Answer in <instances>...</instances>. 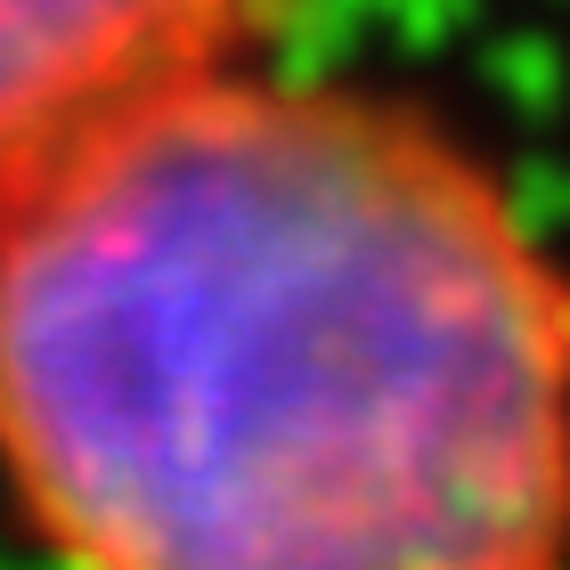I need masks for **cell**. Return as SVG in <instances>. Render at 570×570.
<instances>
[{
    "mask_svg": "<svg viewBox=\"0 0 570 570\" xmlns=\"http://www.w3.org/2000/svg\"><path fill=\"white\" fill-rule=\"evenodd\" d=\"M309 0H0V179L171 73L253 58Z\"/></svg>",
    "mask_w": 570,
    "mask_h": 570,
    "instance_id": "7a4b0ae2",
    "label": "cell"
},
{
    "mask_svg": "<svg viewBox=\"0 0 570 570\" xmlns=\"http://www.w3.org/2000/svg\"><path fill=\"white\" fill-rule=\"evenodd\" d=\"M0 498L107 570L570 554V262L432 107L253 58L0 179Z\"/></svg>",
    "mask_w": 570,
    "mask_h": 570,
    "instance_id": "6da1fadb",
    "label": "cell"
}]
</instances>
